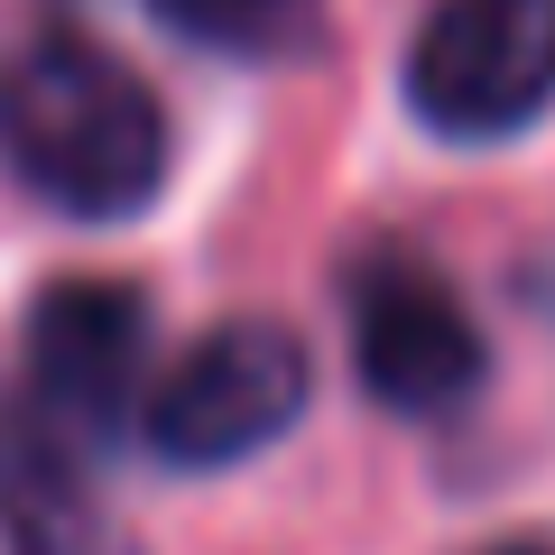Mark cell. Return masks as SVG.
Instances as JSON below:
<instances>
[{
  "label": "cell",
  "instance_id": "cell-1",
  "mask_svg": "<svg viewBox=\"0 0 555 555\" xmlns=\"http://www.w3.org/2000/svg\"><path fill=\"white\" fill-rule=\"evenodd\" d=\"M0 167L56 214L120 222L167 177V112L120 56L47 38L0 65Z\"/></svg>",
  "mask_w": 555,
  "mask_h": 555
},
{
  "label": "cell",
  "instance_id": "cell-2",
  "mask_svg": "<svg viewBox=\"0 0 555 555\" xmlns=\"http://www.w3.org/2000/svg\"><path fill=\"white\" fill-rule=\"evenodd\" d=\"M306 389H315L306 343L269 315H241V324H214L204 343H185L167 361V379L149 389L139 426H149V444L167 463L214 473V463H241V454L287 436L306 416Z\"/></svg>",
  "mask_w": 555,
  "mask_h": 555
},
{
  "label": "cell",
  "instance_id": "cell-3",
  "mask_svg": "<svg viewBox=\"0 0 555 555\" xmlns=\"http://www.w3.org/2000/svg\"><path fill=\"white\" fill-rule=\"evenodd\" d=\"M408 102L444 139H509L555 102V0H444L408 47Z\"/></svg>",
  "mask_w": 555,
  "mask_h": 555
},
{
  "label": "cell",
  "instance_id": "cell-4",
  "mask_svg": "<svg viewBox=\"0 0 555 555\" xmlns=\"http://www.w3.org/2000/svg\"><path fill=\"white\" fill-rule=\"evenodd\" d=\"M149 371V297L120 278H56L28 306V408L65 444H102L130 426Z\"/></svg>",
  "mask_w": 555,
  "mask_h": 555
},
{
  "label": "cell",
  "instance_id": "cell-5",
  "mask_svg": "<svg viewBox=\"0 0 555 555\" xmlns=\"http://www.w3.org/2000/svg\"><path fill=\"white\" fill-rule=\"evenodd\" d=\"M352 352L371 398L408 416H444L481 389V334L463 315V297L416 259H379L352 278Z\"/></svg>",
  "mask_w": 555,
  "mask_h": 555
},
{
  "label": "cell",
  "instance_id": "cell-6",
  "mask_svg": "<svg viewBox=\"0 0 555 555\" xmlns=\"http://www.w3.org/2000/svg\"><path fill=\"white\" fill-rule=\"evenodd\" d=\"M0 537L10 555H139L20 379H0Z\"/></svg>",
  "mask_w": 555,
  "mask_h": 555
},
{
  "label": "cell",
  "instance_id": "cell-7",
  "mask_svg": "<svg viewBox=\"0 0 555 555\" xmlns=\"http://www.w3.org/2000/svg\"><path fill=\"white\" fill-rule=\"evenodd\" d=\"M177 38L195 47H222V56H259V47H287L306 28L315 0H149Z\"/></svg>",
  "mask_w": 555,
  "mask_h": 555
},
{
  "label": "cell",
  "instance_id": "cell-8",
  "mask_svg": "<svg viewBox=\"0 0 555 555\" xmlns=\"http://www.w3.org/2000/svg\"><path fill=\"white\" fill-rule=\"evenodd\" d=\"M500 555H555V546H500Z\"/></svg>",
  "mask_w": 555,
  "mask_h": 555
}]
</instances>
